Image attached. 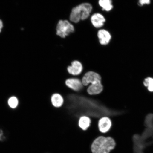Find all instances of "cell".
<instances>
[{
	"mask_svg": "<svg viewBox=\"0 0 153 153\" xmlns=\"http://www.w3.org/2000/svg\"><path fill=\"white\" fill-rule=\"evenodd\" d=\"M74 31L73 25L68 20L59 21L56 27V34L61 37L65 38Z\"/></svg>",
	"mask_w": 153,
	"mask_h": 153,
	"instance_id": "277c9868",
	"label": "cell"
},
{
	"mask_svg": "<svg viewBox=\"0 0 153 153\" xmlns=\"http://www.w3.org/2000/svg\"><path fill=\"white\" fill-rule=\"evenodd\" d=\"M116 145L115 140L112 137L100 136L93 141L91 150L93 153H109Z\"/></svg>",
	"mask_w": 153,
	"mask_h": 153,
	"instance_id": "7a4b0ae2",
	"label": "cell"
},
{
	"mask_svg": "<svg viewBox=\"0 0 153 153\" xmlns=\"http://www.w3.org/2000/svg\"><path fill=\"white\" fill-rule=\"evenodd\" d=\"M112 122L110 118L108 117H104L100 118L98 122L99 131L103 134L108 133L111 129Z\"/></svg>",
	"mask_w": 153,
	"mask_h": 153,
	"instance_id": "8992f818",
	"label": "cell"
},
{
	"mask_svg": "<svg viewBox=\"0 0 153 153\" xmlns=\"http://www.w3.org/2000/svg\"><path fill=\"white\" fill-rule=\"evenodd\" d=\"M51 102L55 108H59L62 107L64 103V99L62 96L59 94H54L51 99Z\"/></svg>",
	"mask_w": 153,
	"mask_h": 153,
	"instance_id": "30bf717a",
	"label": "cell"
},
{
	"mask_svg": "<svg viewBox=\"0 0 153 153\" xmlns=\"http://www.w3.org/2000/svg\"><path fill=\"white\" fill-rule=\"evenodd\" d=\"M91 21L95 28H99L104 25L106 20L102 15L99 13H95L91 16Z\"/></svg>",
	"mask_w": 153,
	"mask_h": 153,
	"instance_id": "9c48e42d",
	"label": "cell"
},
{
	"mask_svg": "<svg viewBox=\"0 0 153 153\" xmlns=\"http://www.w3.org/2000/svg\"><path fill=\"white\" fill-rule=\"evenodd\" d=\"M3 27V22L2 21L0 20V32H1L2 28Z\"/></svg>",
	"mask_w": 153,
	"mask_h": 153,
	"instance_id": "e0dca14e",
	"label": "cell"
},
{
	"mask_svg": "<svg viewBox=\"0 0 153 153\" xmlns=\"http://www.w3.org/2000/svg\"><path fill=\"white\" fill-rule=\"evenodd\" d=\"M3 133L2 131H0V140H3Z\"/></svg>",
	"mask_w": 153,
	"mask_h": 153,
	"instance_id": "2e32d148",
	"label": "cell"
},
{
	"mask_svg": "<svg viewBox=\"0 0 153 153\" xmlns=\"http://www.w3.org/2000/svg\"><path fill=\"white\" fill-rule=\"evenodd\" d=\"M8 105L11 108H16L18 104V100L16 97H13L10 98L8 101Z\"/></svg>",
	"mask_w": 153,
	"mask_h": 153,
	"instance_id": "5bb4252c",
	"label": "cell"
},
{
	"mask_svg": "<svg viewBox=\"0 0 153 153\" xmlns=\"http://www.w3.org/2000/svg\"><path fill=\"white\" fill-rule=\"evenodd\" d=\"M83 66L81 63L78 61H74L72 62V65L67 68L68 73L74 76L80 75L83 71Z\"/></svg>",
	"mask_w": 153,
	"mask_h": 153,
	"instance_id": "52a82bcc",
	"label": "cell"
},
{
	"mask_svg": "<svg viewBox=\"0 0 153 153\" xmlns=\"http://www.w3.org/2000/svg\"><path fill=\"white\" fill-rule=\"evenodd\" d=\"M92 10V7L90 4L82 3L72 9L70 20L76 23L79 22L80 20H85L89 17Z\"/></svg>",
	"mask_w": 153,
	"mask_h": 153,
	"instance_id": "3957f363",
	"label": "cell"
},
{
	"mask_svg": "<svg viewBox=\"0 0 153 153\" xmlns=\"http://www.w3.org/2000/svg\"><path fill=\"white\" fill-rule=\"evenodd\" d=\"M66 85L70 89L75 91H79L85 87L79 78H72L67 79L65 81Z\"/></svg>",
	"mask_w": 153,
	"mask_h": 153,
	"instance_id": "5b68a950",
	"label": "cell"
},
{
	"mask_svg": "<svg viewBox=\"0 0 153 153\" xmlns=\"http://www.w3.org/2000/svg\"><path fill=\"white\" fill-rule=\"evenodd\" d=\"M83 86H89L87 91L90 95L99 94L103 90L101 84V76L94 71H89L85 73L82 79Z\"/></svg>",
	"mask_w": 153,
	"mask_h": 153,
	"instance_id": "6da1fadb",
	"label": "cell"
},
{
	"mask_svg": "<svg viewBox=\"0 0 153 153\" xmlns=\"http://www.w3.org/2000/svg\"><path fill=\"white\" fill-rule=\"evenodd\" d=\"M97 36L100 43L102 45H108L111 38L109 32L105 30H99L97 33Z\"/></svg>",
	"mask_w": 153,
	"mask_h": 153,
	"instance_id": "ba28073f",
	"label": "cell"
},
{
	"mask_svg": "<svg viewBox=\"0 0 153 153\" xmlns=\"http://www.w3.org/2000/svg\"><path fill=\"white\" fill-rule=\"evenodd\" d=\"M91 120L87 116H82L80 118L78 122V125L83 131H86L90 126Z\"/></svg>",
	"mask_w": 153,
	"mask_h": 153,
	"instance_id": "8fae6325",
	"label": "cell"
},
{
	"mask_svg": "<svg viewBox=\"0 0 153 153\" xmlns=\"http://www.w3.org/2000/svg\"><path fill=\"white\" fill-rule=\"evenodd\" d=\"M143 85L147 88L150 92H153V77L148 76L145 78L143 82Z\"/></svg>",
	"mask_w": 153,
	"mask_h": 153,
	"instance_id": "4fadbf2b",
	"label": "cell"
},
{
	"mask_svg": "<svg viewBox=\"0 0 153 153\" xmlns=\"http://www.w3.org/2000/svg\"><path fill=\"white\" fill-rule=\"evenodd\" d=\"M151 3L150 0H140L138 1V4L140 6H143L144 5H149Z\"/></svg>",
	"mask_w": 153,
	"mask_h": 153,
	"instance_id": "9a60e30c",
	"label": "cell"
},
{
	"mask_svg": "<svg viewBox=\"0 0 153 153\" xmlns=\"http://www.w3.org/2000/svg\"><path fill=\"white\" fill-rule=\"evenodd\" d=\"M99 3L100 6L102 7L103 10L109 11L113 8L112 1L111 0H100Z\"/></svg>",
	"mask_w": 153,
	"mask_h": 153,
	"instance_id": "7c38bea8",
	"label": "cell"
}]
</instances>
